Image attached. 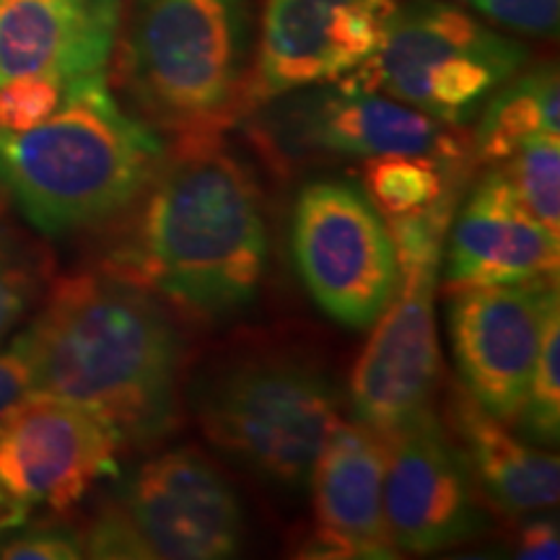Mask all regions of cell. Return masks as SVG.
<instances>
[{
    "mask_svg": "<svg viewBox=\"0 0 560 560\" xmlns=\"http://www.w3.org/2000/svg\"><path fill=\"white\" fill-rule=\"evenodd\" d=\"M522 439L556 446L560 433V304L545 317L540 348L532 366L522 408L514 418Z\"/></svg>",
    "mask_w": 560,
    "mask_h": 560,
    "instance_id": "obj_22",
    "label": "cell"
},
{
    "mask_svg": "<svg viewBox=\"0 0 560 560\" xmlns=\"http://www.w3.org/2000/svg\"><path fill=\"white\" fill-rule=\"evenodd\" d=\"M480 122L472 138V161L501 164L537 136L560 132V81L556 66L516 73L488 96L478 112Z\"/></svg>",
    "mask_w": 560,
    "mask_h": 560,
    "instance_id": "obj_19",
    "label": "cell"
},
{
    "mask_svg": "<svg viewBox=\"0 0 560 560\" xmlns=\"http://www.w3.org/2000/svg\"><path fill=\"white\" fill-rule=\"evenodd\" d=\"M68 86L52 75H19L0 83V130L24 132L52 117Z\"/></svg>",
    "mask_w": 560,
    "mask_h": 560,
    "instance_id": "obj_24",
    "label": "cell"
},
{
    "mask_svg": "<svg viewBox=\"0 0 560 560\" xmlns=\"http://www.w3.org/2000/svg\"><path fill=\"white\" fill-rule=\"evenodd\" d=\"M210 444L278 490L310 488L322 446L340 420L330 380L289 353H242L210 363L190 387Z\"/></svg>",
    "mask_w": 560,
    "mask_h": 560,
    "instance_id": "obj_5",
    "label": "cell"
},
{
    "mask_svg": "<svg viewBox=\"0 0 560 560\" xmlns=\"http://www.w3.org/2000/svg\"><path fill=\"white\" fill-rule=\"evenodd\" d=\"M120 26L122 0H0V83L107 73Z\"/></svg>",
    "mask_w": 560,
    "mask_h": 560,
    "instance_id": "obj_17",
    "label": "cell"
},
{
    "mask_svg": "<svg viewBox=\"0 0 560 560\" xmlns=\"http://www.w3.org/2000/svg\"><path fill=\"white\" fill-rule=\"evenodd\" d=\"M462 190L436 206L387 219L397 289L350 376L355 420L392 433L431 408L441 382L436 289L444 242Z\"/></svg>",
    "mask_w": 560,
    "mask_h": 560,
    "instance_id": "obj_6",
    "label": "cell"
},
{
    "mask_svg": "<svg viewBox=\"0 0 560 560\" xmlns=\"http://www.w3.org/2000/svg\"><path fill=\"white\" fill-rule=\"evenodd\" d=\"M558 278L450 291L446 327L459 387L490 416L514 423L527 392Z\"/></svg>",
    "mask_w": 560,
    "mask_h": 560,
    "instance_id": "obj_13",
    "label": "cell"
},
{
    "mask_svg": "<svg viewBox=\"0 0 560 560\" xmlns=\"http://www.w3.org/2000/svg\"><path fill=\"white\" fill-rule=\"evenodd\" d=\"M400 0H265L244 107L335 83L380 50Z\"/></svg>",
    "mask_w": 560,
    "mask_h": 560,
    "instance_id": "obj_11",
    "label": "cell"
},
{
    "mask_svg": "<svg viewBox=\"0 0 560 560\" xmlns=\"http://www.w3.org/2000/svg\"><path fill=\"white\" fill-rule=\"evenodd\" d=\"M164 156L159 132L112 96L107 73L89 75L37 128L0 130V192L42 234H73L136 206Z\"/></svg>",
    "mask_w": 560,
    "mask_h": 560,
    "instance_id": "obj_3",
    "label": "cell"
},
{
    "mask_svg": "<svg viewBox=\"0 0 560 560\" xmlns=\"http://www.w3.org/2000/svg\"><path fill=\"white\" fill-rule=\"evenodd\" d=\"M475 11L490 24L529 37H548L558 30L560 0H472Z\"/></svg>",
    "mask_w": 560,
    "mask_h": 560,
    "instance_id": "obj_25",
    "label": "cell"
},
{
    "mask_svg": "<svg viewBox=\"0 0 560 560\" xmlns=\"http://www.w3.org/2000/svg\"><path fill=\"white\" fill-rule=\"evenodd\" d=\"M9 560H75L83 558V540L68 527H34L0 545Z\"/></svg>",
    "mask_w": 560,
    "mask_h": 560,
    "instance_id": "obj_26",
    "label": "cell"
},
{
    "mask_svg": "<svg viewBox=\"0 0 560 560\" xmlns=\"http://www.w3.org/2000/svg\"><path fill=\"white\" fill-rule=\"evenodd\" d=\"M34 389V355L24 330L0 350V412Z\"/></svg>",
    "mask_w": 560,
    "mask_h": 560,
    "instance_id": "obj_27",
    "label": "cell"
},
{
    "mask_svg": "<svg viewBox=\"0 0 560 560\" xmlns=\"http://www.w3.org/2000/svg\"><path fill=\"white\" fill-rule=\"evenodd\" d=\"M291 249L306 291L327 317L369 330L397 289V257L387 223L359 187L317 179L301 187Z\"/></svg>",
    "mask_w": 560,
    "mask_h": 560,
    "instance_id": "obj_10",
    "label": "cell"
},
{
    "mask_svg": "<svg viewBox=\"0 0 560 560\" xmlns=\"http://www.w3.org/2000/svg\"><path fill=\"white\" fill-rule=\"evenodd\" d=\"M117 431L83 405L32 389L0 412V529L34 509L62 514L117 472Z\"/></svg>",
    "mask_w": 560,
    "mask_h": 560,
    "instance_id": "obj_9",
    "label": "cell"
},
{
    "mask_svg": "<svg viewBox=\"0 0 560 560\" xmlns=\"http://www.w3.org/2000/svg\"><path fill=\"white\" fill-rule=\"evenodd\" d=\"M516 558L524 560H537V558H552L560 556V532L558 524L550 520H537L529 522L527 527L520 532V540H516Z\"/></svg>",
    "mask_w": 560,
    "mask_h": 560,
    "instance_id": "obj_28",
    "label": "cell"
},
{
    "mask_svg": "<svg viewBox=\"0 0 560 560\" xmlns=\"http://www.w3.org/2000/svg\"><path fill=\"white\" fill-rule=\"evenodd\" d=\"M384 436V520L397 552L423 556L488 529L480 490L433 408Z\"/></svg>",
    "mask_w": 560,
    "mask_h": 560,
    "instance_id": "obj_12",
    "label": "cell"
},
{
    "mask_svg": "<svg viewBox=\"0 0 560 560\" xmlns=\"http://www.w3.org/2000/svg\"><path fill=\"white\" fill-rule=\"evenodd\" d=\"M444 291L558 278L560 236L545 229L493 166L454 208L444 242Z\"/></svg>",
    "mask_w": 560,
    "mask_h": 560,
    "instance_id": "obj_16",
    "label": "cell"
},
{
    "mask_svg": "<svg viewBox=\"0 0 560 560\" xmlns=\"http://www.w3.org/2000/svg\"><path fill=\"white\" fill-rule=\"evenodd\" d=\"M280 140L289 153L359 159L405 153L431 156L452 166H470L472 159V149L452 132V125L342 81L293 102L278 125V143Z\"/></svg>",
    "mask_w": 560,
    "mask_h": 560,
    "instance_id": "obj_14",
    "label": "cell"
},
{
    "mask_svg": "<svg viewBox=\"0 0 560 560\" xmlns=\"http://www.w3.org/2000/svg\"><path fill=\"white\" fill-rule=\"evenodd\" d=\"M138 202L104 268L198 317H226L257 296L268 265L262 195L219 132L182 136Z\"/></svg>",
    "mask_w": 560,
    "mask_h": 560,
    "instance_id": "obj_1",
    "label": "cell"
},
{
    "mask_svg": "<svg viewBox=\"0 0 560 560\" xmlns=\"http://www.w3.org/2000/svg\"><path fill=\"white\" fill-rule=\"evenodd\" d=\"M249 0H132L125 86L143 115L177 136H208L244 107Z\"/></svg>",
    "mask_w": 560,
    "mask_h": 560,
    "instance_id": "obj_4",
    "label": "cell"
},
{
    "mask_svg": "<svg viewBox=\"0 0 560 560\" xmlns=\"http://www.w3.org/2000/svg\"><path fill=\"white\" fill-rule=\"evenodd\" d=\"M467 172V166H452L431 156L387 153L363 159V187L371 206L384 219H395L436 206L450 192L462 190Z\"/></svg>",
    "mask_w": 560,
    "mask_h": 560,
    "instance_id": "obj_20",
    "label": "cell"
},
{
    "mask_svg": "<svg viewBox=\"0 0 560 560\" xmlns=\"http://www.w3.org/2000/svg\"><path fill=\"white\" fill-rule=\"evenodd\" d=\"M50 278V252L0 219V342L45 299Z\"/></svg>",
    "mask_w": 560,
    "mask_h": 560,
    "instance_id": "obj_21",
    "label": "cell"
},
{
    "mask_svg": "<svg viewBox=\"0 0 560 560\" xmlns=\"http://www.w3.org/2000/svg\"><path fill=\"white\" fill-rule=\"evenodd\" d=\"M454 444L470 470L475 486L495 509L522 516L558 506L560 462L558 454L537 450L514 436L503 420L493 418L457 387L450 405Z\"/></svg>",
    "mask_w": 560,
    "mask_h": 560,
    "instance_id": "obj_18",
    "label": "cell"
},
{
    "mask_svg": "<svg viewBox=\"0 0 560 560\" xmlns=\"http://www.w3.org/2000/svg\"><path fill=\"white\" fill-rule=\"evenodd\" d=\"M244 509L231 482L195 450H170L140 465L91 522L89 558L223 560L242 552Z\"/></svg>",
    "mask_w": 560,
    "mask_h": 560,
    "instance_id": "obj_8",
    "label": "cell"
},
{
    "mask_svg": "<svg viewBox=\"0 0 560 560\" xmlns=\"http://www.w3.org/2000/svg\"><path fill=\"white\" fill-rule=\"evenodd\" d=\"M34 389L102 416L125 446L164 441L182 420V338L166 306L112 270L50 283L24 327Z\"/></svg>",
    "mask_w": 560,
    "mask_h": 560,
    "instance_id": "obj_2",
    "label": "cell"
},
{
    "mask_svg": "<svg viewBox=\"0 0 560 560\" xmlns=\"http://www.w3.org/2000/svg\"><path fill=\"white\" fill-rule=\"evenodd\" d=\"M524 62L527 47L522 42L457 5L418 0L400 5L380 50L340 81L457 128L470 122Z\"/></svg>",
    "mask_w": 560,
    "mask_h": 560,
    "instance_id": "obj_7",
    "label": "cell"
},
{
    "mask_svg": "<svg viewBox=\"0 0 560 560\" xmlns=\"http://www.w3.org/2000/svg\"><path fill=\"white\" fill-rule=\"evenodd\" d=\"M384 433L361 420L335 423L310 475L314 529L301 556L325 560L400 556L384 520Z\"/></svg>",
    "mask_w": 560,
    "mask_h": 560,
    "instance_id": "obj_15",
    "label": "cell"
},
{
    "mask_svg": "<svg viewBox=\"0 0 560 560\" xmlns=\"http://www.w3.org/2000/svg\"><path fill=\"white\" fill-rule=\"evenodd\" d=\"M457 3H472V0H457Z\"/></svg>",
    "mask_w": 560,
    "mask_h": 560,
    "instance_id": "obj_29",
    "label": "cell"
},
{
    "mask_svg": "<svg viewBox=\"0 0 560 560\" xmlns=\"http://www.w3.org/2000/svg\"><path fill=\"white\" fill-rule=\"evenodd\" d=\"M495 166L506 174L522 206L560 236V136L529 138Z\"/></svg>",
    "mask_w": 560,
    "mask_h": 560,
    "instance_id": "obj_23",
    "label": "cell"
}]
</instances>
